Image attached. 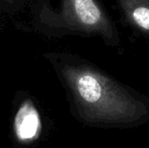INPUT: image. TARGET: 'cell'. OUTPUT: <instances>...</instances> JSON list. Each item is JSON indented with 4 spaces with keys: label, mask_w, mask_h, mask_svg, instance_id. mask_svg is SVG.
<instances>
[{
    "label": "cell",
    "mask_w": 149,
    "mask_h": 148,
    "mask_svg": "<svg viewBox=\"0 0 149 148\" xmlns=\"http://www.w3.org/2000/svg\"><path fill=\"white\" fill-rule=\"evenodd\" d=\"M58 66L72 113L82 124L127 130L149 123V95L77 56H61Z\"/></svg>",
    "instance_id": "1"
},
{
    "label": "cell",
    "mask_w": 149,
    "mask_h": 148,
    "mask_svg": "<svg viewBox=\"0 0 149 148\" xmlns=\"http://www.w3.org/2000/svg\"><path fill=\"white\" fill-rule=\"evenodd\" d=\"M58 26L69 34L98 37L110 48L122 44L116 22L100 0H63Z\"/></svg>",
    "instance_id": "2"
},
{
    "label": "cell",
    "mask_w": 149,
    "mask_h": 148,
    "mask_svg": "<svg viewBox=\"0 0 149 148\" xmlns=\"http://www.w3.org/2000/svg\"><path fill=\"white\" fill-rule=\"evenodd\" d=\"M122 24L149 40V0H114Z\"/></svg>",
    "instance_id": "3"
},
{
    "label": "cell",
    "mask_w": 149,
    "mask_h": 148,
    "mask_svg": "<svg viewBox=\"0 0 149 148\" xmlns=\"http://www.w3.org/2000/svg\"><path fill=\"white\" fill-rule=\"evenodd\" d=\"M40 118L36 109L31 106L22 107L15 120L16 135L20 140H31L39 133Z\"/></svg>",
    "instance_id": "4"
},
{
    "label": "cell",
    "mask_w": 149,
    "mask_h": 148,
    "mask_svg": "<svg viewBox=\"0 0 149 148\" xmlns=\"http://www.w3.org/2000/svg\"><path fill=\"white\" fill-rule=\"evenodd\" d=\"M6 1H13V0H6Z\"/></svg>",
    "instance_id": "5"
}]
</instances>
